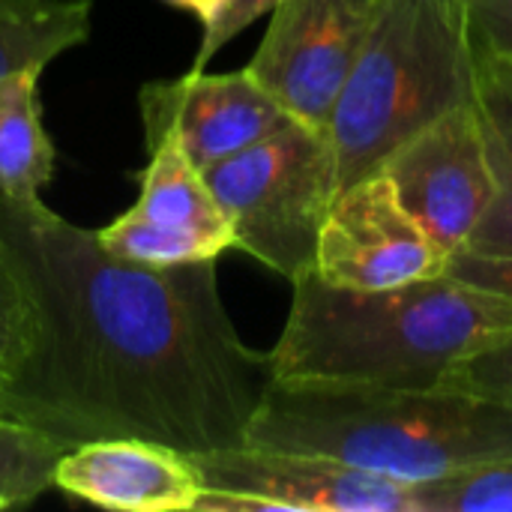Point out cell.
I'll list each match as a JSON object with an SVG mask.
<instances>
[{"label":"cell","instance_id":"obj_1","mask_svg":"<svg viewBox=\"0 0 512 512\" xmlns=\"http://www.w3.org/2000/svg\"><path fill=\"white\" fill-rule=\"evenodd\" d=\"M39 306V345L9 378L21 420L66 441L144 438L186 456L240 447L270 381V351L234 330L216 258L138 264L36 201L0 198Z\"/></svg>","mask_w":512,"mask_h":512},{"label":"cell","instance_id":"obj_2","mask_svg":"<svg viewBox=\"0 0 512 512\" xmlns=\"http://www.w3.org/2000/svg\"><path fill=\"white\" fill-rule=\"evenodd\" d=\"M270 351L276 381L429 390L480 345L512 330V303L453 276L357 291L297 276Z\"/></svg>","mask_w":512,"mask_h":512},{"label":"cell","instance_id":"obj_3","mask_svg":"<svg viewBox=\"0 0 512 512\" xmlns=\"http://www.w3.org/2000/svg\"><path fill=\"white\" fill-rule=\"evenodd\" d=\"M243 444L426 483L512 459V408L447 387L378 390L273 378Z\"/></svg>","mask_w":512,"mask_h":512},{"label":"cell","instance_id":"obj_4","mask_svg":"<svg viewBox=\"0 0 512 512\" xmlns=\"http://www.w3.org/2000/svg\"><path fill=\"white\" fill-rule=\"evenodd\" d=\"M471 96L474 45L465 0H378L324 126L336 192L375 174L402 141Z\"/></svg>","mask_w":512,"mask_h":512},{"label":"cell","instance_id":"obj_5","mask_svg":"<svg viewBox=\"0 0 512 512\" xmlns=\"http://www.w3.org/2000/svg\"><path fill=\"white\" fill-rule=\"evenodd\" d=\"M234 231V249L294 282L315 267L318 234L336 198V162L324 129H285L201 171Z\"/></svg>","mask_w":512,"mask_h":512},{"label":"cell","instance_id":"obj_6","mask_svg":"<svg viewBox=\"0 0 512 512\" xmlns=\"http://www.w3.org/2000/svg\"><path fill=\"white\" fill-rule=\"evenodd\" d=\"M378 0H282L246 72L297 120L324 129Z\"/></svg>","mask_w":512,"mask_h":512},{"label":"cell","instance_id":"obj_7","mask_svg":"<svg viewBox=\"0 0 512 512\" xmlns=\"http://www.w3.org/2000/svg\"><path fill=\"white\" fill-rule=\"evenodd\" d=\"M378 171L390 177L405 210L447 255L468 246L495 198V171L474 102L414 132Z\"/></svg>","mask_w":512,"mask_h":512},{"label":"cell","instance_id":"obj_8","mask_svg":"<svg viewBox=\"0 0 512 512\" xmlns=\"http://www.w3.org/2000/svg\"><path fill=\"white\" fill-rule=\"evenodd\" d=\"M447 261L450 255L405 210L390 177L375 171L336 192L312 270L339 288L378 291L444 276Z\"/></svg>","mask_w":512,"mask_h":512},{"label":"cell","instance_id":"obj_9","mask_svg":"<svg viewBox=\"0 0 512 512\" xmlns=\"http://www.w3.org/2000/svg\"><path fill=\"white\" fill-rule=\"evenodd\" d=\"M147 138L150 162L138 174V201L96 231L99 243L138 264L210 261L234 249V231L204 174L183 153L171 129Z\"/></svg>","mask_w":512,"mask_h":512},{"label":"cell","instance_id":"obj_10","mask_svg":"<svg viewBox=\"0 0 512 512\" xmlns=\"http://www.w3.org/2000/svg\"><path fill=\"white\" fill-rule=\"evenodd\" d=\"M204 489L255 495L273 512H414V483L369 474L336 459L258 447L192 453Z\"/></svg>","mask_w":512,"mask_h":512},{"label":"cell","instance_id":"obj_11","mask_svg":"<svg viewBox=\"0 0 512 512\" xmlns=\"http://www.w3.org/2000/svg\"><path fill=\"white\" fill-rule=\"evenodd\" d=\"M144 135L171 129L198 171L285 129L294 117L246 72L150 81L138 93Z\"/></svg>","mask_w":512,"mask_h":512},{"label":"cell","instance_id":"obj_12","mask_svg":"<svg viewBox=\"0 0 512 512\" xmlns=\"http://www.w3.org/2000/svg\"><path fill=\"white\" fill-rule=\"evenodd\" d=\"M54 486L123 512H186L204 489L186 453L144 438H96L69 447L54 468Z\"/></svg>","mask_w":512,"mask_h":512},{"label":"cell","instance_id":"obj_13","mask_svg":"<svg viewBox=\"0 0 512 512\" xmlns=\"http://www.w3.org/2000/svg\"><path fill=\"white\" fill-rule=\"evenodd\" d=\"M474 45V111L495 171V198L468 249L512 252V54Z\"/></svg>","mask_w":512,"mask_h":512},{"label":"cell","instance_id":"obj_14","mask_svg":"<svg viewBox=\"0 0 512 512\" xmlns=\"http://www.w3.org/2000/svg\"><path fill=\"white\" fill-rule=\"evenodd\" d=\"M42 69H21L0 78V198L36 201L54 174V144L39 108Z\"/></svg>","mask_w":512,"mask_h":512},{"label":"cell","instance_id":"obj_15","mask_svg":"<svg viewBox=\"0 0 512 512\" xmlns=\"http://www.w3.org/2000/svg\"><path fill=\"white\" fill-rule=\"evenodd\" d=\"M90 30L93 0H0V78L45 69Z\"/></svg>","mask_w":512,"mask_h":512},{"label":"cell","instance_id":"obj_16","mask_svg":"<svg viewBox=\"0 0 512 512\" xmlns=\"http://www.w3.org/2000/svg\"><path fill=\"white\" fill-rule=\"evenodd\" d=\"M66 450V441L30 423L0 417V510L24 507L48 492Z\"/></svg>","mask_w":512,"mask_h":512},{"label":"cell","instance_id":"obj_17","mask_svg":"<svg viewBox=\"0 0 512 512\" xmlns=\"http://www.w3.org/2000/svg\"><path fill=\"white\" fill-rule=\"evenodd\" d=\"M414 512H512V459L414 483Z\"/></svg>","mask_w":512,"mask_h":512},{"label":"cell","instance_id":"obj_18","mask_svg":"<svg viewBox=\"0 0 512 512\" xmlns=\"http://www.w3.org/2000/svg\"><path fill=\"white\" fill-rule=\"evenodd\" d=\"M39 306L6 234L0 231V375L12 378L39 345Z\"/></svg>","mask_w":512,"mask_h":512},{"label":"cell","instance_id":"obj_19","mask_svg":"<svg viewBox=\"0 0 512 512\" xmlns=\"http://www.w3.org/2000/svg\"><path fill=\"white\" fill-rule=\"evenodd\" d=\"M441 387L512 408V330L462 357L444 375Z\"/></svg>","mask_w":512,"mask_h":512},{"label":"cell","instance_id":"obj_20","mask_svg":"<svg viewBox=\"0 0 512 512\" xmlns=\"http://www.w3.org/2000/svg\"><path fill=\"white\" fill-rule=\"evenodd\" d=\"M447 276L512 303V252L459 249L447 261Z\"/></svg>","mask_w":512,"mask_h":512},{"label":"cell","instance_id":"obj_21","mask_svg":"<svg viewBox=\"0 0 512 512\" xmlns=\"http://www.w3.org/2000/svg\"><path fill=\"white\" fill-rule=\"evenodd\" d=\"M279 3L282 0H222V6L216 9V15L210 18V24H204L201 48L195 54L192 69H204L210 63V57H216V51L222 45H228L237 33H243L264 12H273Z\"/></svg>","mask_w":512,"mask_h":512},{"label":"cell","instance_id":"obj_22","mask_svg":"<svg viewBox=\"0 0 512 512\" xmlns=\"http://www.w3.org/2000/svg\"><path fill=\"white\" fill-rule=\"evenodd\" d=\"M471 42L512 54V0H465Z\"/></svg>","mask_w":512,"mask_h":512},{"label":"cell","instance_id":"obj_23","mask_svg":"<svg viewBox=\"0 0 512 512\" xmlns=\"http://www.w3.org/2000/svg\"><path fill=\"white\" fill-rule=\"evenodd\" d=\"M168 6H174V9H186V12H192L198 21H201V27L204 24H210V18L216 15V9L222 6V0H165Z\"/></svg>","mask_w":512,"mask_h":512},{"label":"cell","instance_id":"obj_24","mask_svg":"<svg viewBox=\"0 0 512 512\" xmlns=\"http://www.w3.org/2000/svg\"><path fill=\"white\" fill-rule=\"evenodd\" d=\"M0 417L6 420H21V408L12 396V387H9V378L0 375ZM24 423V420H21Z\"/></svg>","mask_w":512,"mask_h":512}]
</instances>
